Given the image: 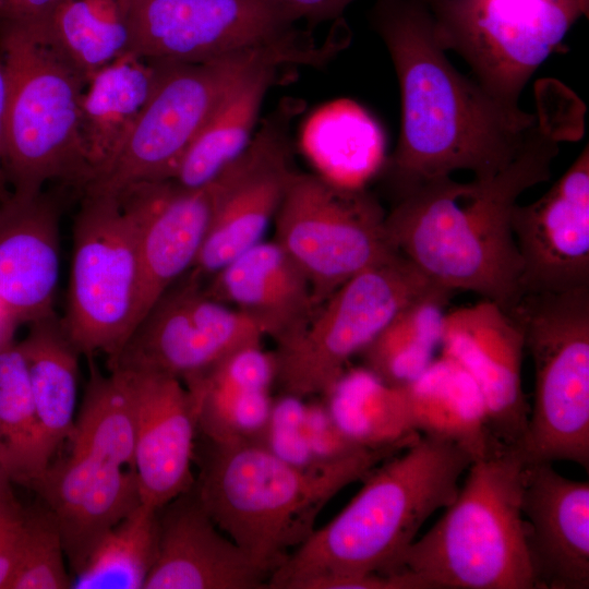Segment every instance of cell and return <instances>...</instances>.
<instances>
[{"instance_id":"obj_3","label":"cell","mask_w":589,"mask_h":589,"mask_svg":"<svg viewBox=\"0 0 589 589\" xmlns=\"http://www.w3.org/2000/svg\"><path fill=\"white\" fill-rule=\"evenodd\" d=\"M473 457L419 434L362 480L353 498L296 548L272 574L269 589H305L315 580L396 574L424 522L456 497Z\"/></svg>"},{"instance_id":"obj_42","label":"cell","mask_w":589,"mask_h":589,"mask_svg":"<svg viewBox=\"0 0 589 589\" xmlns=\"http://www.w3.org/2000/svg\"><path fill=\"white\" fill-rule=\"evenodd\" d=\"M299 20L310 26L342 17L346 8L354 0H278Z\"/></svg>"},{"instance_id":"obj_1","label":"cell","mask_w":589,"mask_h":589,"mask_svg":"<svg viewBox=\"0 0 589 589\" xmlns=\"http://www.w3.org/2000/svg\"><path fill=\"white\" fill-rule=\"evenodd\" d=\"M538 96L536 122L502 171L469 182L420 181L396 193L385 215L394 248L433 283L472 291L505 312L521 294L513 209L521 193L549 180L560 143L582 129L584 106L572 91L548 82Z\"/></svg>"},{"instance_id":"obj_30","label":"cell","mask_w":589,"mask_h":589,"mask_svg":"<svg viewBox=\"0 0 589 589\" xmlns=\"http://www.w3.org/2000/svg\"><path fill=\"white\" fill-rule=\"evenodd\" d=\"M323 396L335 424L360 447L408 443L420 434L405 386L387 384L364 366L346 369Z\"/></svg>"},{"instance_id":"obj_32","label":"cell","mask_w":589,"mask_h":589,"mask_svg":"<svg viewBox=\"0 0 589 589\" xmlns=\"http://www.w3.org/2000/svg\"><path fill=\"white\" fill-rule=\"evenodd\" d=\"M453 293L440 286L404 306L360 352L363 366L394 386L417 378L435 359Z\"/></svg>"},{"instance_id":"obj_2","label":"cell","mask_w":589,"mask_h":589,"mask_svg":"<svg viewBox=\"0 0 589 589\" xmlns=\"http://www.w3.org/2000/svg\"><path fill=\"white\" fill-rule=\"evenodd\" d=\"M370 22L398 79L401 123L383 172L394 194L457 170L492 178L518 154L536 112L513 110L447 59L423 0H376Z\"/></svg>"},{"instance_id":"obj_19","label":"cell","mask_w":589,"mask_h":589,"mask_svg":"<svg viewBox=\"0 0 589 589\" xmlns=\"http://www.w3.org/2000/svg\"><path fill=\"white\" fill-rule=\"evenodd\" d=\"M135 409L134 471L141 503L159 509L195 481L197 419L183 382L161 373L123 372Z\"/></svg>"},{"instance_id":"obj_44","label":"cell","mask_w":589,"mask_h":589,"mask_svg":"<svg viewBox=\"0 0 589 589\" xmlns=\"http://www.w3.org/2000/svg\"><path fill=\"white\" fill-rule=\"evenodd\" d=\"M19 324L0 301V348L12 341Z\"/></svg>"},{"instance_id":"obj_21","label":"cell","mask_w":589,"mask_h":589,"mask_svg":"<svg viewBox=\"0 0 589 589\" xmlns=\"http://www.w3.org/2000/svg\"><path fill=\"white\" fill-rule=\"evenodd\" d=\"M521 510L537 589H588L589 482L525 462Z\"/></svg>"},{"instance_id":"obj_35","label":"cell","mask_w":589,"mask_h":589,"mask_svg":"<svg viewBox=\"0 0 589 589\" xmlns=\"http://www.w3.org/2000/svg\"><path fill=\"white\" fill-rule=\"evenodd\" d=\"M156 553L157 509L141 503L97 540L71 588L144 589Z\"/></svg>"},{"instance_id":"obj_28","label":"cell","mask_w":589,"mask_h":589,"mask_svg":"<svg viewBox=\"0 0 589 589\" xmlns=\"http://www.w3.org/2000/svg\"><path fill=\"white\" fill-rule=\"evenodd\" d=\"M156 73V62L128 53L87 82L80 122L87 180L113 155L131 130L153 91Z\"/></svg>"},{"instance_id":"obj_43","label":"cell","mask_w":589,"mask_h":589,"mask_svg":"<svg viewBox=\"0 0 589 589\" xmlns=\"http://www.w3.org/2000/svg\"><path fill=\"white\" fill-rule=\"evenodd\" d=\"M7 101V76L3 63L0 58V203L5 202L11 196L5 175L2 166V142H3V123Z\"/></svg>"},{"instance_id":"obj_36","label":"cell","mask_w":589,"mask_h":589,"mask_svg":"<svg viewBox=\"0 0 589 589\" xmlns=\"http://www.w3.org/2000/svg\"><path fill=\"white\" fill-rule=\"evenodd\" d=\"M60 528L51 510L39 503L25 507L22 543L9 589L71 588Z\"/></svg>"},{"instance_id":"obj_22","label":"cell","mask_w":589,"mask_h":589,"mask_svg":"<svg viewBox=\"0 0 589 589\" xmlns=\"http://www.w3.org/2000/svg\"><path fill=\"white\" fill-rule=\"evenodd\" d=\"M33 490L56 517L71 575L97 540L141 504L134 469L71 448Z\"/></svg>"},{"instance_id":"obj_31","label":"cell","mask_w":589,"mask_h":589,"mask_svg":"<svg viewBox=\"0 0 589 589\" xmlns=\"http://www.w3.org/2000/svg\"><path fill=\"white\" fill-rule=\"evenodd\" d=\"M40 33L87 83L130 53L129 0H62Z\"/></svg>"},{"instance_id":"obj_17","label":"cell","mask_w":589,"mask_h":589,"mask_svg":"<svg viewBox=\"0 0 589 589\" xmlns=\"http://www.w3.org/2000/svg\"><path fill=\"white\" fill-rule=\"evenodd\" d=\"M588 148L542 196L513 209L521 293L589 287Z\"/></svg>"},{"instance_id":"obj_18","label":"cell","mask_w":589,"mask_h":589,"mask_svg":"<svg viewBox=\"0 0 589 589\" xmlns=\"http://www.w3.org/2000/svg\"><path fill=\"white\" fill-rule=\"evenodd\" d=\"M440 348L476 382L494 440L518 448L529 416L521 382L525 339L518 325L498 304L482 299L446 312Z\"/></svg>"},{"instance_id":"obj_5","label":"cell","mask_w":589,"mask_h":589,"mask_svg":"<svg viewBox=\"0 0 589 589\" xmlns=\"http://www.w3.org/2000/svg\"><path fill=\"white\" fill-rule=\"evenodd\" d=\"M324 50L306 31L271 44L200 62L154 61L153 91L113 155L82 193L118 195L141 182L170 179L219 105L243 80L266 67H320Z\"/></svg>"},{"instance_id":"obj_41","label":"cell","mask_w":589,"mask_h":589,"mask_svg":"<svg viewBox=\"0 0 589 589\" xmlns=\"http://www.w3.org/2000/svg\"><path fill=\"white\" fill-rule=\"evenodd\" d=\"M62 0H0V22L43 32Z\"/></svg>"},{"instance_id":"obj_13","label":"cell","mask_w":589,"mask_h":589,"mask_svg":"<svg viewBox=\"0 0 589 589\" xmlns=\"http://www.w3.org/2000/svg\"><path fill=\"white\" fill-rule=\"evenodd\" d=\"M264 337L249 316L209 296L204 280L189 271L108 357V369L184 381L240 348L261 344Z\"/></svg>"},{"instance_id":"obj_20","label":"cell","mask_w":589,"mask_h":589,"mask_svg":"<svg viewBox=\"0 0 589 589\" xmlns=\"http://www.w3.org/2000/svg\"><path fill=\"white\" fill-rule=\"evenodd\" d=\"M269 577L215 524L193 486L157 509V553L144 589H260Z\"/></svg>"},{"instance_id":"obj_25","label":"cell","mask_w":589,"mask_h":589,"mask_svg":"<svg viewBox=\"0 0 589 589\" xmlns=\"http://www.w3.org/2000/svg\"><path fill=\"white\" fill-rule=\"evenodd\" d=\"M199 432L213 443L260 440L269 419L276 359L261 344L240 348L182 381Z\"/></svg>"},{"instance_id":"obj_39","label":"cell","mask_w":589,"mask_h":589,"mask_svg":"<svg viewBox=\"0 0 589 589\" xmlns=\"http://www.w3.org/2000/svg\"><path fill=\"white\" fill-rule=\"evenodd\" d=\"M304 435L313 461L336 459L360 447L335 424L325 405H306Z\"/></svg>"},{"instance_id":"obj_40","label":"cell","mask_w":589,"mask_h":589,"mask_svg":"<svg viewBox=\"0 0 589 589\" xmlns=\"http://www.w3.org/2000/svg\"><path fill=\"white\" fill-rule=\"evenodd\" d=\"M305 589H429L428 585L409 572L396 574L344 575L318 579Z\"/></svg>"},{"instance_id":"obj_7","label":"cell","mask_w":589,"mask_h":589,"mask_svg":"<svg viewBox=\"0 0 589 589\" xmlns=\"http://www.w3.org/2000/svg\"><path fill=\"white\" fill-rule=\"evenodd\" d=\"M7 76L2 166L11 195L32 199L50 181L82 189L88 177L81 141L86 81L41 33L0 22Z\"/></svg>"},{"instance_id":"obj_38","label":"cell","mask_w":589,"mask_h":589,"mask_svg":"<svg viewBox=\"0 0 589 589\" xmlns=\"http://www.w3.org/2000/svg\"><path fill=\"white\" fill-rule=\"evenodd\" d=\"M12 485L0 473V589H9L14 575L25 520V506L16 497Z\"/></svg>"},{"instance_id":"obj_24","label":"cell","mask_w":589,"mask_h":589,"mask_svg":"<svg viewBox=\"0 0 589 589\" xmlns=\"http://www.w3.org/2000/svg\"><path fill=\"white\" fill-rule=\"evenodd\" d=\"M213 298L249 316L277 347L294 338L315 304L310 284L275 241H261L209 277Z\"/></svg>"},{"instance_id":"obj_4","label":"cell","mask_w":589,"mask_h":589,"mask_svg":"<svg viewBox=\"0 0 589 589\" xmlns=\"http://www.w3.org/2000/svg\"><path fill=\"white\" fill-rule=\"evenodd\" d=\"M412 442L297 465L260 441H206L193 489L223 532L272 576L338 492Z\"/></svg>"},{"instance_id":"obj_8","label":"cell","mask_w":589,"mask_h":589,"mask_svg":"<svg viewBox=\"0 0 589 589\" xmlns=\"http://www.w3.org/2000/svg\"><path fill=\"white\" fill-rule=\"evenodd\" d=\"M534 371L533 406L518 447L526 464L589 467V287L524 292L506 312Z\"/></svg>"},{"instance_id":"obj_14","label":"cell","mask_w":589,"mask_h":589,"mask_svg":"<svg viewBox=\"0 0 589 589\" xmlns=\"http://www.w3.org/2000/svg\"><path fill=\"white\" fill-rule=\"evenodd\" d=\"M300 111L298 100L281 101L262 121L245 151L218 175L220 194L190 269L195 276L209 278L263 241L297 172L291 125Z\"/></svg>"},{"instance_id":"obj_15","label":"cell","mask_w":589,"mask_h":589,"mask_svg":"<svg viewBox=\"0 0 589 589\" xmlns=\"http://www.w3.org/2000/svg\"><path fill=\"white\" fill-rule=\"evenodd\" d=\"M130 53L200 62L284 39L299 19L278 0H129Z\"/></svg>"},{"instance_id":"obj_6","label":"cell","mask_w":589,"mask_h":589,"mask_svg":"<svg viewBox=\"0 0 589 589\" xmlns=\"http://www.w3.org/2000/svg\"><path fill=\"white\" fill-rule=\"evenodd\" d=\"M525 460L502 446L473 460L443 516L406 551L401 570L429 589H537L521 510Z\"/></svg>"},{"instance_id":"obj_16","label":"cell","mask_w":589,"mask_h":589,"mask_svg":"<svg viewBox=\"0 0 589 589\" xmlns=\"http://www.w3.org/2000/svg\"><path fill=\"white\" fill-rule=\"evenodd\" d=\"M221 190L217 176L201 188L171 179L136 183L118 199L136 235L139 321L194 265Z\"/></svg>"},{"instance_id":"obj_33","label":"cell","mask_w":589,"mask_h":589,"mask_svg":"<svg viewBox=\"0 0 589 589\" xmlns=\"http://www.w3.org/2000/svg\"><path fill=\"white\" fill-rule=\"evenodd\" d=\"M47 468L26 361L13 339L0 348V473L33 489Z\"/></svg>"},{"instance_id":"obj_29","label":"cell","mask_w":589,"mask_h":589,"mask_svg":"<svg viewBox=\"0 0 589 589\" xmlns=\"http://www.w3.org/2000/svg\"><path fill=\"white\" fill-rule=\"evenodd\" d=\"M279 69H261L229 93L179 161L171 180L185 188L204 187L245 151Z\"/></svg>"},{"instance_id":"obj_11","label":"cell","mask_w":589,"mask_h":589,"mask_svg":"<svg viewBox=\"0 0 589 589\" xmlns=\"http://www.w3.org/2000/svg\"><path fill=\"white\" fill-rule=\"evenodd\" d=\"M385 215L364 188L293 175L274 219V240L306 277L315 308L357 274L398 253Z\"/></svg>"},{"instance_id":"obj_10","label":"cell","mask_w":589,"mask_h":589,"mask_svg":"<svg viewBox=\"0 0 589 589\" xmlns=\"http://www.w3.org/2000/svg\"><path fill=\"white\" fill-rule=\"evenodd\" d=\"M441 47L457 52L473 80L506 107L588 15L589 0H423Z\"/></svg>"},{"instance_id":"obj_9","label":"cell","mask_w":589,"mask_h":589,"mask_svg":"<svg viewBox=\"0 0 589 589\" xmlns=\"http://www.w3.org/2000/svg\"><path fill=\"white\" fill-rule=\"evenodd\" d=\"M436 287L399 252L350 278L314 309L294 338L274 352L276 382L284 394L324 395L349 360L404 306Z\"/></svg>"},{"instance_id":"obj_23","label":"cell","mask_w":589,"mask_h":589,"mask_svg":"<svg viewBox=\"0 0 589 589\" xmlns=\"http://www.w3.org/2000/svg\"><path fill=\"white\" fill-rule=\"evenodd\" d=\"M60 275L59 211L44 192L0 203V301L17 324L55 313Z\"/></svg>"},{"instance_id":"obj_34","label":"cell","mask_w":589,"mask_h":589,"mask_svg":"<svg viewBox=\"0 0 589 589\" xmlns=\"http://www.w3.org/2000/svg\"><path fill=\"white\" fill-rule=\"evenodd\" d=\"M88 358L89 378L69 436L70 448L134 469L135 409L127 376L103 374Z\"/></svg>"},{"instance_id":"obj_26","label":"cell","mask_w":589,"mask_h":589,"mask_svg":"<svg viewBox=\"0 0 589 589\" xmlns=\"http://www.w3.org/2000/svg\"><path fill=\"white\" fill-rule=\"evenodd\" d=\"M405 389L418 433L452 442L474 460L503 446L489 430L476 382L455 361L441 354Z\"/></svg>"},{"instance_id":"obj_27","label":"cell","mask_w":589,"mask_h":589,"mask_svg":"<svg viewBox=\"0 0 589 589\" xmlns=\"http://www.w3.org/2000/svg\"><path fill=\"white\" fill-rule=\"evenodd\" d=\"M20 341L38 419L46 464L69 438L75 421L80 351L56 313L33 322Z\"/></svg>"},{"instance_id":"obj_12","label":"cell","mask_w":589,"mask_h":589,"mask_svg":"<svg viewBox=\"0 0 589 589\" xmlns=\"http://www.w3.org/2000/svg\"><path fill=\"white\" fill-rule=\"evenodd\" d=\"M140 264L134 226L118 196L83 193L63 327L81 354H115L139 321Z\"/></svg>"},{"instance_id":"obj_37","label":"cell","mask_w":589,"mask_h":589,"mask_svg":"<svg viewBox=\"0 0 589 589\" xmlns=\"http://www.w3.org/2000/svg\"><path fill=\"white\" fill-rule=\"evenodd\" d=\"M302 400L303 398L288 394L274 400L267 424L257 441L290 462L309 465L315 461L305 441L306 405Z\"/></svg>"}]
</instances>
